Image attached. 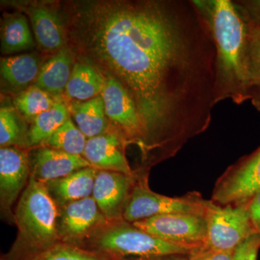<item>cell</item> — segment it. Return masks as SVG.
Instances as JSON below:
<instances>
[{"instance_id":"9","label":"cell","mask_w":260,"mask_h":260,"mask_svg":"<svg viewBox=\"0 0 260 260\" xmlns=\"http://www.w3.org/2000/svg\"><path fill=\"white\" fill-rule=\"evenodd\" d=\"M59 208L60 242L82 246L108 222L92 196Z\"/></svg>"},{"instance_id":"3","label":"cell","mask_w":260,"mask_h":260,"mask_svg":"<svg viewBox=\"0 0 260 260\" xmlns=\"http://www.w3.org/2000/svg\"><path fill=\"white\" fill-rule=\"evenodd\" d=\"M82 246L113 260L189 254L192 250L154 237L124 219L108 221Z\"/></svg>"},{"instance_id":"10","label":"cell","mask_w":260,"mask_h":260,"mask_svg":"<svg viewBox=\"0 0 260 260\" xmlns=\"http://www.w3.org/2000/svg\"><path fill=\"white\" fill-rule=\"evenodd\" d=\"M102 93L106 114L125 136L129 145H135L140 151L144 142V130L135 103L122 85L109 75L105 76Z\"/></svg>"},{"instance_id":"18","label":"cell","mask_w":260,"mask_h":260,"mask_svg":"<svg viewBox=\"0 0 260 260\" xmlns=\"http://www.w3.org/2000/svg\"><path fill=\"white\" fill-rule=\"evenodd\" d=\"M77 126L88 139L107 133L111 129L102 95L86 102H74L70 106Z\"/></svg>"},{"instance_id":"2","label":"cell","mask_w":260,"mask_h":260,"mask_svg":"<svg viewBox=\"0 0 260 260\" xmlns=\"http://www.w3.org/2000/svg\"><path fill=\"white\" fill-rule=\"evenodd\" d=\"M59 208L44 183L30 175L14 210L18 236L8 254V260H22L60 242L58 232Z\"/></svg>"},{"instance_id":"28","label":"cell","mask_w":260,"mask_h":260,"mask_svg":"<svg viewBox=\"0 0 260 260\" xmlns=\"http://www.w3.org/2000/svg\"><path fill=\"white\" fill-rule=\"evenodd\" d=\"M259 249L260 236L254 234L235 249L234 260H256Z\"/></svg>"},{"instance_id":"19","label":"cell","mask_w":260,"mask_h":260,"mask_svg":"<svg viewBox=\"0 0 260 260\" xmlns=\"http://www.w3.org/2000/svg\"><path fill=\"white\" fill-rule=\"evenodd\" d=\"M39 59L31 54L2 58L1 77L10 86L24 88L36 81L40 72Z\"/></svg>"},{"instance_id":"11","label":"cell","mask_w":260,"mask_h":260,"mask_svg":"<svg viewBox=\"0 0 260 260\" xmlns=\"http://www.w3.org/2000/svg\"><path fill=\"white\" fill-rule=\"evenodd\" d=\"M128 145L125 136L114 125L107 133L88 139L83 156L98 170L133 175L135 170L126 158L125 148Z\"/></svg>"},{"instance_id":"32","label":"cell","mask_w":260,"mask_h":260,"mask_svg":"<svg viewBox=\"0 0 260 260\" xmlns=\"http://www.w3.org/2000/svg\"><path fill=\"white\" fill-rule=\"evenodd\" d=\"M250 101L253 106L260 112V88L252 89Z\"/></svg>"},{"instance_id":"22","label":"cell","mask_w":260,"mask_h":260,"mask_svg":"<svg viewBox=\"0 0 260 260\" xmlns=\"http://www.w3.org/2000/svg\"><path fill=\"white\" fill-rule=\"evenodd\" d=\"M28 130L24 121L11 107L2 106L0 109V145L28 148Z\"/></svg>"},{"instance_id":"8","label":"cell","mask_w":260,"mask_h":260,"mask_svg":"<svg viewBox=\"0 0 260 260\" xmlns=\"http://www.w3.org/2000/svg\"><path fill=\"white\" fill-rule=\"evenodd\" d=\"M30 162L26 149L5 147L0 149V212L1 218L15 224L13 205L28 185Z\"/></svg>"},{"instance_id":"30","label":"cell","mask_w":260,"mask_h":260,"mask_svg":"<svg viewBox=\"0 0 260 260\" xmlns=\"http://www.w3.org/2000/svg\"><path fill=\"white\" fill-rule=\"evenodd\" d=\"M248 209L254 230L260 236V192L248 204Z\"/></svg>"},{"instance_id":"20","label":"cell","mask_w":260,"mask_h":260,"mask_svg":"<svg viewBox=\"0 0 260 260\" xmlns=\"http://www.w3.org/2000/svg\"><path fill=\"white\" fill-rule=\"evenodd\" d=\"M69 118V109L62 103L57 102L39 114L29 128L28 148L42 146Z\"/></svg>"},{"instance_id":"23","label":"cell","mask_w":260,"mask_h":260,"mask_svg":"<svg viewBox=\"0 0 260 260\" xmlns=\"http://www.w3.org/2000/svg\"><path fill=\"white\" fill-rule=\"evenodd\" d=\"M22 260H113L83 246L59 242Z\"/></svg>"},{"instance_id":"1","label":"cell","mask_w":260,"mask_h":260,"mask_svg":"<svg viewBox=\"0 0 260 260\" xmlns=\"http://www.w3.org/2000/svg\"><path fill=\"white\" fill-rule=\"evenodd\" d=\"M215 48V104L250 100L252 85L246 64L250 23L232 0H192Z\"/></svg>"},{"instance_id":"25","label":"cell","mask_w":260,"mask_h":260,"mask_svg":"<svg viewBox=\"0 0 260 260\" xmlns=\"http://www.w3.org/2000/svg\"><path fill=\"white\" fill-rule=\"evenodd\" d=\"M56 102L52 95L36 85L29 87L14 99L15 109L31 123L39 114L50 109Z\"/></svg>"},{"instance_id":"26","label":"cell","mask_w":260,"mask_h":260,"mask_svg":"<svg viewBox=\"0 0 260 260\" xmlns=\"http://www.w3.org/2000/svg\"><path fill=\"white\" fill-rule=\"evenodd\" d=\"M246 64L252 88H260V27L251 23L246 51Z\"/></svg>"},{"instance_id":"15","label":"cell","mask_w":260,"mask_h":260,"mask_svg":"<svg viewBox=\"0 0 260 260\" xmlns=\"http://www.w3.org/2000/svg\"><path fill=\"white\" fill-rule=\"evenodd\" d=\"M29 15L36 39L43 50L53 51L64 47V27L56 11L44 6L34 7L29 10Z\"/></svg>"},{"instance_id":"17","label":"cell","mask_w":260,"mask_h":260,"mask_svg":"<svg viewBox=\"0 0 260 260\" xmlns=\"http://www.w3.org/2000/svg\"><path fill=\"white\" fill-rule=\"evenodd\" d=\"M105 76L93 65L77 61L73 66L66 93L75 102H86L102 95Z\"/></svg>"},{"instance_id":"29","label":"cell","mask_w":260,"mask_h":260,"mask_svg":"<svg viewBox=\"0 0 260 260\" xmlns=\"http://www.w3.org/2000/svg\"><path fill=\"white\" fill-rule=\"evenodd\" d=\"M234 2L251 25L260 27V0H236Z\"/></svg>"},{"instance_id":"21","label":"cell","mask_w":260,"mask_h":260,"mask_svg":"<svg viewBox=\"0 0 260 260\" xmlns=\"http://www.w3.org/2000/svg\"><path fill=\"white\" fill-rule=\"evenodd\" d=\"M34 47V39L24 15L15 13L5 17L1 27V50L13 54Z\"/></svg>"},{"instance_id":"16","label":"cell","mask_w":260,"mask_h":260,"mask_svg":"<svg viewBox=\"0 0 260 260\" xmlns=\"http://www.w3.org/2000/svg\"><path fill=\"white\" fill-rule=\"evenodd\" d=\"M73 56L69 48L63 47L41 68L34 85L52 95L66 90L73 70Z\"/></svg>"},{"instance_id":"24","label":"cell","mask_w":260,"mask_h":260,"mask_svg":"<svg viewBox=\"0 0 260 260\" xmlns=\"http://www.w3.org/2000/svg\"><path fill=\"white\" fill-rule=\"evenodd\" d=\"M88 138L70 117L42 146L56 149L71 155L83 156Z\"/></svg>"},{"instance_id":"27","label":"cell","mask_w":260,"mask_h":260,"mask_svg":"<svg viewBox=\"0 0 260 260\" xmlns=\"http://www.w3.org/2000/svg\"><path fill=\"white\" fill-rule=\"evenodd\" d=\"M234 251L215 250L203 244L194 248L188 257L189 260H234Z\"/></svg>"},{"instance_id":"5","label":"cell","mask_w":260,"mask_h":260,"mask_svg":"<svg viewBox=\"0 0 260 260\" xmlns=\"http://www.w3.org/2000/svg\"><path fill=\"white\" fill-rule=\"evenodd\" d=\"M205 217L208 234L203 245L220 251H235L256 234L248 205H220L206 200Z\"/></svg>"},{"instance_id":"7","label":"cell","mask_w":260,"mask_h":260,"mask_svg":"<svg viewBox=\"0 0 260 260\" xmlns=\"http://www.w3.org/2000/svg\"><path fill=\"white\" fill-rule=\"evenodd\" d=\"M133 223L158 239L192 249L205 244L208 234L205 215L195 214L157 215Z\"/></svg>"},{"instance_id":"12","label":"cell","mask_w":260,"mask_h":260,"mask_svg":"<svg viewBox=\"0 0 260 260\" xmlns=\"http://www.w3.org/2000/svg\"><path fill=\"white\" fill-rule=\"evenodd\" d=\"M135 181L133 175L110 171H98L93 199L108 221L124 219V212Z\"/></svg>"},{"instance_id":"13","label":"cell","mask_w":260,"mask_h":260,"mask_svg":"<svg viewBox=\"0 0 260 260\" xmlns=\"http://www.w3.org/2000/svg\"><path fill=\"white\" fill-rule=\"evenodd\" d=\"M30 175L40 182L55 180L91 166L83 156L71 155L47 146L28 153Z\"/></svg>"},{"instance_id":"4","label":"cell","mask_w":260,"mask_h":260,"mask_svg":"<svg viewBox=\"0 0 260 260\" xmlns=\"http://www.w3.org/2000/svg\"><path fill=\"white\" fill-rule=\"evenodd\" d=\"M134 185L124 212V219L130 223L167 215L187 213L205 215L206 200L198 191H191L181 197L165 196L150 189L149 172L137 169Z\"/></svg>"},{"instance_id":"33","label":"cell","mask_w":260,"mask_h":260,"mask_svg":"<svg viewBox=\"0 0 260 260\" xmlns=\"http://www.w3.org/2000/svg\"><path fill=\"white\" fill-rule=\"evenodd\" d=\"M0 260H8L7 259L6 256H5V254H3V255L1 256V259Z\"/></svg>"},{"instance_id":"14","label":"cell","mask_w":260,"mask_h":260,"mask_svg":"<svg viewBox=\"0 0 260 260\" xmlns=\"http://www.w3.org/2000/svg\"><path fill=\"white\" fill-rule=\"evenodd\" d=\"M98 171L92 167L84 168L67 177L48 181L44 185L54 203L61 208L92 196Z\"/></svg>"},{"instance_id":"6","label":"cell","mask_w":260,"mask_h":260,"mask_svg":"<svg viewBox=\"0 0 260 260\" xmlns=\"http://www.w3.org/2000/svg\"><path fill=\"white\" fill-rule=\"evenodd\" d=\"M260 192V146L228 168L219 177L211 200L220 205H248Z\"/></svg>"},{"instance_id":"31","label":"cell","mask_w":260,"mask_h":260,"mask_svg":"<svg viewBox=\"0 0 260 260\" xmlns=\"http://www.w3.org/2000/svg\"><path fill=\"white\" fill-rule=\"evenodd\" d=\"M121 260H189V257H188V254H169V255L131 258V259Z\"/></svg>"}]
</instances>
